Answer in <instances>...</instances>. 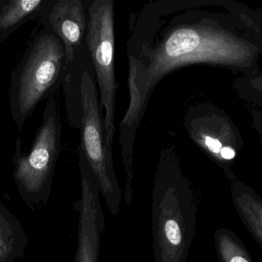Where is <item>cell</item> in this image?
Instances as JSON below:
<instances>
[{"label":"cell","mask_w":262,"mask_h":262,"mask_svg":"<svg viewBox=\"0 0 262 262\" xmlns=\"http://www.w3.org/2000/svg\"><path fill=\"white\" fill-rule=\"evenodd\" d=\"M197 205L193 191L171 148L163 149L152 189L155 262H186L193 239Z\"/></svg>","instance_id":"cell-1"},{"label":"cell","mask_w":262,"mask_h":262,"mask_svg":"<svg viewBox=\"0 0 262 262\" xmlns=\"http://www.w3.org/2000/svg\"><path fill=\"white\" fill-rule=\"evenodd\" d=\"M66 57L61 40L44 28L29 42L11 75L9 104L12 119L21 132L38 103L62 85Z\"/></svg>","instance_id":"cell-2"},{"label":"cell","mask_w":262,"mask_h":262,"mask_svg":"<svg viewBox=\"0 0 262 262\" xmlns=\"http://www.w3.org/2000/svg\"><path fill=\"white\" fill-rule=\"evenodd\" d=\"M82 118L78 152L84 155L99 183L101 195L112 216L120 211L122 192L117 179L114 158L107 150L104 114L92 58L86 66L81 85Z\"/></svg>","instance_id":"cell-3"},{"label":"cell","mask_w":262,"mask_h":262,"mask_svg":"<svg viewBox=\"0 0 262 262\" xmlns=\"http://www.w3.org/2000/svg\"><path fill=\"white\" fill-rule=\"evenodd\" d=\"M61 126L56 101L49 97L28 155H23L17 138L14 155V178L23 198L46 203L50 195L55 165L61 148Z\"/></svg>","instance_id":"cell-4"},{"label":"cell","mask_w":262,"mask_h":262,"mask_svg":"<svg viewBox=\"0 0 262 262\" xmlns=\"http://www.w3.org/2000/svg\"><path fill=\"white\" fill-rule=\"evenodd\" d=\"M115 1L95 0L88 8L86 43L95 69L100 103L104 111L107 150L113 156L118 83L115 72Z\"/></svg>","instance_id":"cell-5"},{"label":"cell","mask_w":262,"mask_h":262,"mask_svg":"<svg viewBox=\"0 0 262 262\" xmlns=\"http://www.w3.org/2000/svg\"><path fill=\"white\" fill-rule=\"evenodd\" d=\"M79 153L81 198L77 203L79 212L78 246L75 262H98L101 236L105 219L100 199L99 183L84 155Z\"/></svg>","instance_id":"cell-6"},{"label":"cell","mask_w":262,"mask_h":262,"mask_svg":"<svg viewBox=\"0 0 262 262\" xmlns=\"http://www.w3.org/2000/svg\"><path fill=\"white\" fill-rule=\"evenodd\" d=\"M88 8L81 0H46L38 20L64 46L66 65L86 43Z\"/></svg>","instance_id":"cell-7"},{"label":"cell","mask_w":262,"mask_h":262,"mask_svg":"<svg viewBox=\"0 0 262 262\" xmlns=\"http://www.w3.org/2000/svg\"><path fill=\"white\" fill-rule=\"evenodd\" d=\"M91 60L87 43L75 55L73 61L66 65L62 87L66 98L68 122L72 127L81 129L82 118L81 85L86 66Z\"/></svg>","instance_id":"cell-8"},{"label":"cell","mask_w":262,"mask_h":262,"mask_svg":"<svg viewBox=\"0 0 262 262\" xmlns=\"http://www.w3.org/2000/svg\"><path fill=\"white\" fill-rule=\"evenodd\" d=\"M28 243L21 223L0 200V262L23 258Z\"/></svg>","instance_id":"cell-9"},{"label":"cell","mask_w":262,"mask_h":262,"mask_svg":"<svg viewBox=\"0 0 262 262\" xmlns=\"http://www.w3.org/2000/svg\"><path fill=\"white\" fill-rule=\"evenodd\" d=\"M46 0H0V41L28 21L39 18Z\"/></svg>","instance_id":"cell-10"},{"label":"cell","mask_w":262,"mask_h":262,"mask_svg":"<svg viewBox=\"0 0 262 262\" xmlns=\"http://www.w3.org/2000/svg\"><path fill=\"white\" fill-rule=\"evenodd\" d=\"M216 243L223 262H249L243 251L228 235L217 234Z\"/></svg>","instance_id":"cell-11"},{"label":"cell","mask_w":262,"mask_h":262,"mask_svg":"<svg viewBox=\"0 0 262 262\" xmlns=\"http://www.w3.org/2000/svg\"><path fill=\"white\" fill-rule=\"evenodd\" d=\"M243 211L252 229L262 238V206L258 203L251 206L246 204L243 206Z\"/></svg>","instance_id":"cell-12"},{"label":"cell","mask_w":262,"mask_h":262,"mask_svg":"<svg viewBox=\"0 0 262 262\" xmlns=\"http://www.w3.org/2000/svg\"><path fill=\"white\" fill-rule=\"evenodd\" d=\"M206 146L209 148V150L213 153H220L222 150V144L216 138H212L210 136H206L205 138Z\"/></svg>","instance_id":"cell-13"},{"label":"cell","mask_w":262,"mask_h":262,"mask_svg":"<svg viewBox=\"0 0 262 262\" xmlns=\"http://www.w3.org/2000/svg\"><path fill=\"white\" fill-rule=\"evenodd\" d=\"M220 154H221L222 157L226 158V159H232V158H233L234 156H235V152H234V150L228 147L223 148L221 152H220Z\"/></svg>","instance_id":"cell-14"}]
</instances>
